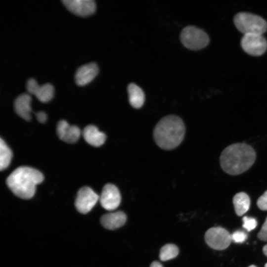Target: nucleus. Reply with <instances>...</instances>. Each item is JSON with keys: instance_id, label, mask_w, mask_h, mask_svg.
<instances>
[{"instance_id": "obj_29", "label": "nucleus", "mask_w": 267, "mask_h": 267, "mask_svg": "<svg viewBox=\"0 0 267 267\" xmlns=\"http://www.w3.org/2000/svg\"><path fill=\"white\" fill-rule=\"evenodd\" d=\"M265 267H267V263L265 265Z\"/></svg>"}, {"instance_id": "obj_19", "label": "nucleus", "mask_w": 267, "mask_h": 267, "mask_svg": "<svg viewBox=\"0 0 267 267\" xmlns=\"http://www.w3.org/2000/svg\"><path fill=\"white\" fill-rule=\"evenodd\" d=\"M12 157L11 149L5 141L0 138V169L2 171L6 169L10 163Z\"/></svg>"}, {"instance_id": "obj_18", "label": "nucleus", "mask_w": 267, "mask_h": 267, "mask_svg": "<svg viewBox=\"0 0 267 267\" xmlns=\"http://www.w3.org/2000/svg\"><path fill=\"white\" fill-rule=\"evenodd\" d=\"M233 204L237 215L241 216L249 210L250 199L249 196L245 192H239L233 197Z\"/></svg>"}, {"instance_id": "obj_8", "label": "nucleus", "mask_w": 267, "mask_h": 267, "mask_svg": "<svg viewBox=\"0 0 267 267\" xmlns=\"http://www.w3.org/2000/svg\"><path fill=\"white\" fill-rule=\"evenodd\" d=\"M99 199L98 195L90 187L84 186L79 189L75 205L78 211L82 214L89 213Z\"/></svg>"}, {"instance_id": "obj_24", "label": "nucleus", "mask_w": 267, "mask_h": 267, "mask_svg": "<svg viewBox=\"0 0 267 267\" xmlns=\"http://www.w3.org/2000/svg\"><path fill=\"white\" fill-rule=\"evenodd\" d=\"M259 239L267 241V217L258 234Z\"/></svg>"}, {"instance_id": "obj_4", "label": "nucleus", "mask_w": 267, "mask_h": 267, "mask_svg": "<svg viewBox=\"0 0 267 267\" xmlns=\"http://www.w3.org/2000/svg\"><path fill=\"white\" fill-rule=\"evenodd\" d=\"M236 28L245 34L263 35L267 30V22L259 15L248 12H239L234 17Z\"/></svg>"}, {"instance_id": "obj_15", "label": "nucleus", "mask_w": 267, "mask_h": 267, "mask_svg": "<svg viewBox=\"0 0 267 267\" xmlns=\"http://www.w3.org/2000/svg\"><path fill=\"white\" fill-rule=\"evenodd\" d=\"M127 216L122 211H117L103 215L100 219L102 225L110 230L117 229L126 222Z\"/></svg>"}, {"instance_id": "obj_9", "label": "nucleus", "mask_w": 267, "mask_h": 267, "mask_svg": "<svg viewBox=\"0 0 267 267\" xmlns=\"http://www.w3.org/2000/svg\"><path fill=\"white\" fill-rule=\"evenodd\" d=\"M99 201L102 207L105 209L111 211L119 206L121 196L118 188L114 184L107 183L103 187Z\"/></svg>"}, {"instance_id": "obj_7", "label": "nucleus", "mask_w": 267, "mask_h": 267, "mask_svg": "<svg viewBox=\"0 0 267 267\" xmlns=\"http://www.w3.org/2000/svg\"><path fill=\"white\" fill-rule=\"evenodd\" d=\"M241 45L248 54L260 56L267 49V41L262 35L245 34L241 39Z\"/></svg>"}, {"instance_id": "obj_22", "label": "nucleus", "mask_w": 267, "mask_h": 267, "mask_svg": "<svg viewBox=\"0 0 267 267\" xmlns=\"http://www.w3.org/2000/svg\"><path fill=\"white\" fill-rule=\"evenodd\" d=\"M231 236L232 241H233L235 243H242L247 238V234L243 231L241 230L235 231Z\"/></svg>"}, {"instance_id": "obj_16", "label": "nucleus", "mask_w": 267, "mask_h": 267, "mask_svg": "<svg viewBox=\"0 0 267 267\" xmlns=\"http://www.w3.org/2000/svg\"><path fill=\"white\" fill-rule=\"evenodd\" d=\"M83 135L87 142L95 147L102 145L106 138L104 133L100 132L96 126L92 125L85 128Z\"/></svg>"}, {"instance_id": "obj_20", "label": "nucleus", "mask_w": 267, "mask_h": 267, "mask_svg": "<svg viewBox=\"0 0 267 267\" xmlns=\"http://www.w3.org/2000/svg\"><path fill=\"white\" fill-rule=\"evenodd\" d=\"M178 254V248L173 244H167L160 249V259L162 261H168L175 258Z\"/></svg>"}, {"instance_id": "obj_6", "label": "nucleus", "mask_w": 267, "mask_h": 267, "mask_svg": "<svg viewBox=\"0 0 267 267\" xmlns=\"http://www.w3.org/2000/svg\"><path fill=\"white\" fill-rule=\"evenodd\" d=\"M206 243L212 248L222 250L227 248L232 239L228 231L221 227H214L209 229L205 234Z\"/></svg>"}, {"instance_id": "obj_2", "label": "nucleus", "mask_w": 267, "mask_h": 267, "mask_svg": "<svg viewBox=\"0 0 267 267\" xmlns=\"http://www.w3.org/2000/svg\"><path fill=\"white\" fill-rule=\"evenodd\" d=\"M44 180L42 173L33 168L22 166L14 170L7 177L6 182L17 197L29 199L35 194L36 185Z\"/></svg>"}, {"instance_id": "obj_21", "label": "nucleus", "mask_w": 267, "mask_h": 267, "mask_svg": "<svg viewBox=\"0 0 267 267\" xmlns=\"http://www.w3.org/2000/svg\"><path fill=\"white\" fill-rule=\"evenodd\" d=\"M242 221L243 222V227L247 231H250L257 226V221L253 218L245 216L243 218Z\"/></svg>"}, {"instance_id": "obj_17", "label": "nucleus", "mask_w": 267, "mask_h": 267, "mask_svg": "<svg viewBox=\"0 0 267 267\" xmlns=\"http://www.w3.org/2000/svg\"><path fill=\"white\" fill-rule=\"evenodd\" d=\"M129 100L130 104L134 108H139L143 104L145 95L140 88L135 84H130L128 87Z\"/></svg>"}, {"instance_id": "obj_23", "label": "nucleus", "mask_w": 267, "mask_h": 267, "mask_svg": "<svg viewBox=\"0 0 267 267\" xmlns=\"http://www.w3.org/2000/svg\"><path fill=\"white\" fill-rule=\"evenodd\" d=\"M257 204L262 210H267V190L258 199Z\"/></svg>"}, {"instance_id": "obj_28", "label": "nucleus", "mask_w": 267, "mask_h": 267, "mask_svg": "<svg viewBox=\"0 0 267 267\" xmlns=\"http://www.w3.org/2000/svg\"><path fill=\"white\" fill-rule=\"evenodd\" d=\"M257 267L256 266H254V265H251V266H250L249 267Z\"/></svg>"}, {"instance_id": "obj_14", "label": "nucleus", "mask_w": 267, "mask_h": 267, "mask_svg": "<svg viewBox=\"0 0 267 267\" xmlns=\"http://www.w3.org/2000/svg\"><path fill=\"white\" fill-rule=\"evenodd\" d=\"M31 96L26 93H22L18 95L14 101V108L15 112L20 117L27 121H30L31 118Z\"/></svg>"}, {"instance_id": "obj_3", "label": "nucleus", "mask_w": 267, "mask_h": 267, "mask_svg": "<svg viewBox=\"0 0 267 267\" xmlns=\"http://www.w3.org/2000/svg\"><path fill=\"white\" fill-rule=\"evenodd\" d=\"M185 134V126L182 120L175 115H169L162 118L156 125L154 139L161 148L172 149L182 141Z\"/></svg>"}, {"instance_id": "obj_25", "label": "nucleus", "mask_w": 267, "mask_h": 267, "mask_svg": "<svg viewBox=\"0 0 267 267\" xmlns=\"http://www.w3.org/2000/svg\"><path fill=\"white\" fill-rule=\"evenodd\" d=\"M37 120L41 123H44L47 120L46 114L43 111H39L35 114Z\"/></svg>"}, {"instance_id": "obj_10", "label": "nucleus", "mask_w": 267, "mask_h": 267, "mask_svg": "<svg viewBox=\"0 0 267 267\" xmlns=\"http://www.w3.org/2000/svg\"><path fill=\"white\" fill-rule=\"evenodd\" d=\"M61 2L69 11L79 16L90 15L96 9L93 0H62Z\"/></svg>"}, {"instance_id": "obj_27", "label": "nucleus", "mask_w": 267, "mask_h": 267, "mask_svg": "<svg viewBox=\"0 0 267 267\" xmlns=\"http://www.w3.org/2000/svg\"><path fill=\"white\" fill-rule=\"evenodd\" d=\"M263 251L264 254L267 257V244L264 246L263 248Z\"/></svg>"}, {"instance_id": "obj_11", "label": "nucleus", "mask_w": 267, "mask_h": 267, "mask_svg": "<svg viewBox=\"0 0 267 267\" xmlns=\"http://www.w3.org/2000/svg\"><path fill=\"white\" fill-rule=\"evenodd\" d=\"M26 88L29 93L36 96L42 102H48L54 95V88L52 85L45 83L39 86L37 81L32 78L27 80Z\"/></svg>"}, {"instance_id": "obj_5", "label": "nucleus", "mask_w": 267, "mask_h": 267, "mask_svg": "<svg viewBox=\"0 0 267 267\" xmlns=\"http://www.w3.org/2000/svg\"><path fill=\"white\" fill-rule=\"evenodd\" d=\"M180 39L185 47L194 50L205 47L209 43L208 35L202 30L193 26L185 27L180 33Z\"/></svg>"}, {"instance_id": "obj_26", "label": "nucleus", "mask_w": 267, "mask_h": 267, "mask_svg": "<svg viewBox=\"0 0 267 267\" xmlns=\"http://www.w3.org/2000/svg\"><path fill=\"white\" fill-rule=\"evenodd\" d=\"M150 267H163L159 262L157 261L153 262L150 266Z\"/></svg>"}, {"instance_id": "obj_12", "label": "nucleus", "mask_w": 267, "mask_h": 267, "mask_svg": "<svg viewBox=\"0 0 267 267\" xmlns=\"http://www.w3.org/2000/svg\"><path fill=\"white\" fill-rule=\"evenodd\" d=\"M99 72L97 65L90 62L80 66L75 74V81L79 86H84L90 83Z\"/></svg>"}, {"instance_id": "obj_13", "label": "nucleus", "mask_w": 267, "mask_h": 267, "mask_svg": "<svg viewBox=\"0 0 267 267\" xmlns=\"http://www.w3.org/2000/svg\"><path fill=\"white\" fill-rule=\"evenodd\" d=\"M56 130L59 138L70 143L77 141L81 134L77 126H71L65 120H61L58 123Z\"/></svg>"}, {"instance_id": "obj_1", "label": "nucleus", "mask_w": 267, "mask_h": 267, "mask_svg": "<svg viewBox=\"0 0 267 267\" xmlns=\"http://www.w3.org/2000/svg\"><path fill=\"white\" fill-rule=\"evenodd\" d=\"M256 153L253 148L245 143H235L226 147L220 156L222 170L231 175L241 174L254 164Z\"/></svg>"}]
</instances>
